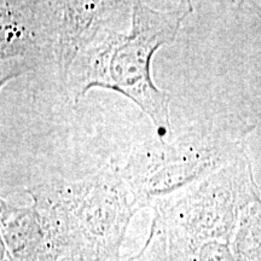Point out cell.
I'll return each mask as SVG.
<instances>
[{"label":"cell","instance_id":"obj_1","mask_svg":"<svg viewBox=\"0 0 261 261\" xmlns=\"http://www.w3.org/2000/svg\"><path fill=\"white\" fill-rule=\"evenodd\" d=\"M191 12L190 2L169 10L135 2L128 31L108 32L83 52L62 89L74 102L94 87L122 94L149 117L159 139H172L171 94L152 79V58L160 48L175 41Z\"/></svg>","mask_w":261,"mask_h":261},{"label":"cell","instance_id":"obj_2","mask_svg":"<svg viewBox=\"0 0 261 261\" xmlns=\"http://www.w3.org/2000/svg\"><path fill=\"white\" fill-rule=\"evenodd\" d=\"M255 198L249 166L238 159L152 208L173 261H194L208 242L226 238L238 214Z\"/></svg>","mask_w":261,"mask_h":261},{"label":"cell","instance_id":"obj_3","mask_svg":"<svg viewBox=\"0 0 261 261\" xmlns=\"http://www.w3.org/2000/svg\"><path fill=\"white\" fill-rule=\"evenodd\" d=\"M27 191L64 211L77 260L121 261L123 238L139 210L119 167L109 165L77 180L42 182Z\"/></svg>","mask_w":261,"mask_h":261},{"label":"cell","instance_id":"obj_4","mask_svg":"<svg viewBox=\"0 0 261 261\" xmlns=\"http://www.w3.org/2000/svg\"><path fill=\"white\" fill-rule=\"evenodd\" d=\"M233 149L213 127L196 125L178 138L148 140L135 146L119 171L138 210H152L217 172Z\"/></svg>","mask_w":261,"mask_h":261},{"label":"cell","instance_id":"obj_5","mask_svg":"<svg viewBox=\"0 0 261 261\" xmlns=\"http://www.w3.org/2000/svg\"><path fill=\"white\" fill-rule=\"evenodd\" d=\"M54 2H0V86L54 63Z\"/></svg>","mask_w":261,"mask_h":261},{"label":"cell","instance_id":"obj_6","mask_svg":"<svg viewBox=\"0 0 261 261\" xmlns=\"http://www.w3.org/2000/svg\"><path fill=\"white\" fill-rule=\"evenodd\" d=\"M54 3V64L63 87L76 58L106 33L116 29L119 22L130 17L135 2L63 0Z\"/></svg>","mask_w":261,"mask_h":261},{"label":"cell","instance_id":"obj_7","mask_svg":"<svg viewBox=\"0 0 261 261\" xmlns=\"http://www.w3.org/2000/svg\"><path fill=\"white\" fill-rule=\"evenodd\" d=\"M126 261H173L169 256L166 240L159 227L151 226L148 240L136 255Z\"/></svg>","mask_w":261,"mask_h":261}]
</instances>
